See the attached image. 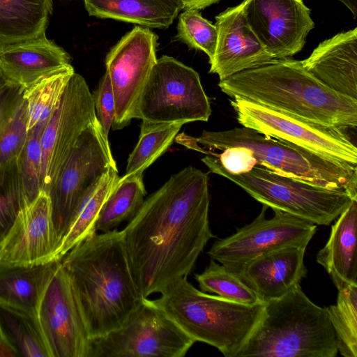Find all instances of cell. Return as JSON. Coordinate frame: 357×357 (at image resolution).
Masks as SVG:
<instances>
[{
	"mask_svg": "<svg viewBox=\"0 0 357 357\" xmlns=\"http://www.w3.org/2000/svg\"><path fill=\"white\" fill-rule=\"evenodd\" d=\"M3 239V236L0 234V250H1V246Z\"/></svg>",
	"mask_w": 357,
	"mask_h": 357,
	"instance_id": "cell-41",
	"label": "cell"
},
{
	"mask_svg": "<svg viewBox=\"0 0 357 357\" xmlns=\"http://www.w3.org/2000/svg\"><path fill=\"white\" fill-rule=\"evenodd\" d=\"M90 339L123 326L144 297L116 229L96 233L61 260Z\"/></svg>",
	"mask_w": 357,
	"mask_h": 357,
	"instance_id": "cell-2",
	"label": "cell"
},
{
	"mask_svg": "<svg viewBox=\"0 0 357 357\" xmlns=\"http://www.w3.org/2000/svg\"><path fill=\"white\" fill-rule=\"evenodd\" d=\"M215 25L218 38L209 73L217 74L220 80L275 60L248 24L243 1L218 14Z\"/></svg>",
	"mask_w": 357,
	"mask_h": 357,
	"instance_id": "cell-18",
	"label": "cell"
},
{
	"mask_svg": "<svg viewBox=\"0 0 357 357\" xmlns=\"http://www.w3.org/2000/svg\"><path fill=\"white\" fill-rule=\"evenodd\" d=\"M146 194L143 174L120 178L101 208L95 226L96 233L112 231L123 222L132 220L144 203Z\"/></svg>",
	"mask_w": 357,
	"mask_h": 357,
	"instance_id": "cell-29",
	"label": "cell"
},
{
	"mask_svg": "<svg viewBox=\"0 0 357 357\" xmlns=\"http://www.w3.org/2000/svg\"><path fill=\"white\" fill-rule=\"evenodd\" d=\"M75 70L65 67L24 89L28 104V131L38 123H47L58 109L69 79Z\"/></svg>",
	"mask_w": 357,
	"mask_h": 357,
	"instance_id": "cell-30",
	"label": "cell"
},
{
	"mask_svg": "<svg viewBox=\"0 0 357 357\" xmlns=\"http://www.w3.org/2000/svg\"><path fill=\"white\" fill-rule=\"evenodd\" d=\"M357 200L340 214L329 238L317 254V262L330 275L338 291L357 285Z\"/></svg>",
	"mask_w": 357,
	"mask_h": 357,
	"instance_id": "cell-22",
	"label": "cell"
},
{
	"mask_svg": "<svg viewBox=\"0 0 357 357\" xmlns=\"http://www.w3.org/2000/svg\"><path fill=\"white\" fill-rule=\"evenodd\" d=\"M184 10L197 9L202 10L212 4L218 3L221 0H180Z\"/></svg>",
	"mask_w": 357,
	"mask_h": 357,
	"instance_id": "cell-39",
	"label": "cell"
},
{
	"mask_svg": "<svg viewBox=\"0 0 357 357\" xmlns=\"http://www.w3.org/2000/svg\"><path fill=\"white\" fill-rule=\"evenodd\" d=\"M36 317L50 357H88L91 339L61 261L44 290Z\"/></svg>",
	"mask_w": 357,
	"mask_h": 357,
	"instance_id": "cell-15",
	"label": "cell"
},
{
	"mask_svg": "<svg viewBox=\"0 0 357 357\" xmlns=\"http://www.w3.org/2000/svg\"><path fill=\"white\" fill-rule=\"evenodd\" d=\"M60 261L0 264V304L36 314L44 290Z\"/></svg>",
	"mask_w": 357,
	"mask_h": 357,
	"instance_id": "cell-24",
	"label": "cell"
},
{
	"mask_svg": "<svg viewBox=\"0 0 357 357\" xmlns=\"http://www.w3.org/2000/svg\"><path fill=\"white\" fill-rule=\"evenodd\" d=\"M245 17L265 49L275 59L301 52L314 28L303 0H243Z\"/></svg>",
	"mask_w": 357,
	"mask_h": 357,
	"instance_id": "cell-16",
	"label": "cell"
},
{
	"mask_svg": "<svg viewBox=\"0 0 357 357\" xmlns=\"http://www.w3.org/2000/svg\"><path fill=\"white\" fill-rule=\"evenodd\" d=\"M46 125L39 123L29 130L26 145L17 164L24 207L41 190V137Z\"/></svg>",
	"mask_w": 357,
	"mask_h": 357,
	"instance_id": "cell-34",
	"label": "cell"
},
{
	"mask_svg": "<svg viewBox=\"0 0 357 357\" xmlns=\"http://www.w3.org/2000/svg\"><path fill=\"white\" fill-rule=\"evenodd\" d=\"M211 114L198 73L172 56L157 59L135 109L141 126L207 121Z\"/></svg>",
	"mask_w": 357,
	"mask_h": 357,
	"instance_id": "cell-8",
	"label": "cell"
},
{
	"mask_svg": "<svg viewBox=\"0 0 357 357\" xmlns=\"http://www.w3.org/2000/svg\"><path fill=\"white\" fill-rule=\"evenodd\" d=\"M183 125L175 123L140 126L138 142L128 157L123 176L143 174L146 168L167 151Z\"/></svg>",
	"mask_w": 357,
	"mask_h": 357,
	"instance_id": "cell-31",
	"label": "cell"
},
{
	"mask_svg": "<svg viewBox=\"0 0 357 357\" xmlns=\"http://www.w3.org/2000/svg\"><path fill=\"white\" fill-rule=\"evenodd\" d=\"M0 337L18 356L50 357L36 314L0 304Z\"/></svg>",
	"mask_w": 357,
	"mask_h": 357,
	"instance_id": "cell-28",
	"label": "cell"
},
{
	"mask_svg": "<svg viewBox=\"0 0 357 357\" xmlns=\"http://www.w3.org/2000/svg\"><path fill=\"white\" fill-rule=\"evenodd\" d=\"M52 11V0H0V45L45 33Z\"/></svg>",
	"mask_w": 357,
	"mask_h": 357,
	"instance_id": "cell-26",
	"label": "cell"
},
{
	"mask_svg": "<svg viewBox=\"0 0 357 357\" xmlns=\"http://www.w3.org/2000/svg\"><path fill=\"white\" fill-rule=\"evenodd\" d=\"M158 36L147 28L135 26L112 47L105 59L115 102L114 130L134 119L139 96L157 61Z\"/></svg>",
	"mask_w": 357,
	"mask_h": 357,
	"instance_id": "cell-14",
	"label": "cell"
},
{
	"mask_svg": "<svg viewBox=\"0 0 357 357\" xmlns=\"http://www.w3.org/2000/svg\"><path fill=\"white\" fill-rule=\"evenodd\" d=\"M305 250L287 247L261 255L241 266L227 267L265 303L283 296L306 276Z\"/></svg>",
	"mask_w": 357,
	"mask_h": 357,
	"instance_id": "cell-19",
	"label": "cell"
},
{
	"mask_svg": "<svg viewBox=\"0 0 357 357\" xmlns=\"http://www.w3.org/2000/svg\"><path fill=\"white\" fill-rule=\"evenodd\" d=\"M208 178L187 167L144 199L121 230L133 278L144 298L188 277L215 236L208 219Z\"/></svg>",
	"mask_w": 357,
	"mask_h": 357,
	"instance_id": "cell-1",
	"label": "cell"
},
{
	"mask_svg": "<svg viewBox=\"0 0 357 357\" xmlns=\"http://www.w3.org/2000/svg\"><path fill=\"white\" fill-rule=\"evenodd\" d=\"M218 86L230 98L307 121L343 130L357 126V99L330 89L301 61L277 59L220 80Z\"/></svg>",
	"mask_w": 357,
	"mask_h": 357,
	"instance_id": "cell-3",
	"label": "cell"
},
{
	"mask_svg": "<svg viewBox=\"0 0 357 357\" xmlns=\"http://www.w3.org/2000/svg\"><path fill=\"white\" fill-rule=\"evenodd\" d=\"M177 38L190 48L204 52L211 60L215 54L218 32L215 24L199 10L186 9L178 18Z\"/></svg>",
	"mask_w": 357,
	"mask_h": 357,
	"instance_id": "cell-35",
	"label": "cell"
},
{
	"mask_svg": "<svg viewBox=\"0 0 357 357\" xmlns=\"http://www.w3.org/2000/svg\"><path fill=\"white\" fill-rule=\"evenodd\" d=\"M20 209L21 206L18 199L0 184V234L3 238L13 225Z\"/></svg>",
	"mask_w": 357,
	"mask_h": 357,
	"instance_id": "cell-38",
	"label": "cell"
},
{
	"mask_svg": "<svg viewBox=\"0 0 357 357\" xmlns=\"http://www.w3.org/2000/svg\"><path fill=\"white\" fill-rule=\"evenodd\" d=\"M71 59L45 33L33 38L0 45V74L5 82L24 89L65 67Z\"/></svg>",
	"mask_w": 357,
	"mask_h": 357,
	"instance_id": "cell-20",
	"label": "cell"
},
{
	"mask_svg": "<svg viewBox=\"0 0 357 357\" xmlns=\"http://www.w3.org/2000/svg\"><path fill=\"white\" fill-rule=\"evenodd\" d=\"M301 62L330 89L357 99V27L323 40Z\"/></svg>",
	"mask_w": 357,
	"mask_h": 357,
	"instance_id": "cell-21",
	"label": "cell"
},
{
	"mask_svg": "<svg viewBox=\"0 0 357 357\" xmlns=\"http://www.w3.org/2000/svg\"><path fill=\"white\" fill-rule=\"evenodd\" d=\"M119 178L117 168L111 167L98 185L84 197L59 243L54 260H61L73 248L96 233L99 213Z\"/></svg>",
	"mask_w": 357,
	"mask_h": 357,
	"instance_id": "cell-27",
	"label": "cell"
},
{
	"mask_svg": "<svg viewBox=\"0 0 357 357\" xmlns=\"http://www.w3.org/2000/svg\"><path fill=\"white\" fill-rule=\"evenodd\" d=\"M267 208L263 205L252 222L231 236L215 241L208 252L211 259L226 266L235 267L281 248L306 249L317 225L276 209H273L274 216L267 219Z\"/></svg>",
	"mask_w": 357,
	"mask_h": 357,
	"instance_id": "cell-12",
	"label": "cell"
},
{
	"mask_svg": "<svg viewBox=\"0 0 357 357\" xmlns=\"http://www.w3.org/2000/svg\"><path fill=\"white\" fill-rule=\"evenodd\" d=\"M345 6L353 15L354 19L357 17V0H337Z\"/></svg>",
	"mask_w": 357,
	"mask_h": 357,
	"instance_id": "cell-40",
	"label": "cell"
},
{
	"mask_svg": "<svg viewBox=\"0 0 357 357\" xmlns=\"http://www.w3.org/2000/svg\"><path fill=\"white\" fill-rule=\"evenodd\" d=\"M89 15L144 27L167 29L183 10L180 0H84Z\"/></svg>",
	"mask_w": 357,
	"mask_h": 357,
	"instance_id": "cell-25",
	"label": "cell"
},
{
	"mask_svg": "<svg viewBox=\"0 0 357 357\" xmlns=\"http://www.w3.org/2000/svg\"><path fill=\"white\" fill-rule=\"evenodd\" d=\"M335 331L326 307L314 303L299 284L266 302L236 357H335Z\"/></svg>",
	"mask_w": 357,
	"mask_h": 357,
	"instance_id": "cell-4",
	"label": "cell"
},
{
	"mask_svg": "<svg viewBox=\"0 0 357 357\" xmlns=\"http://www.w3.org/2000/svg\"><path fill=\"white\" fill-rule=\"evenodd\" d=\"M96 120L93 94L85 79L75 72L42 134L41 190L49 193L80 135Z\"/></svg>",
	"mask_w": 357,
	"mask_h": 357,
	"instance_id": "cell-13",
	"label": "cell"
},
{
	"mask_svg": "<svg viewBox=\"0 0 357 357\" xmlns=\"http://www.w3.org/2000/svg\"><path fill=\"white\" fill-rule=\"evenodd\" d=\"M96 116L103 137L109 144L108 136L115 116V102L110 78L105 72L93 94Z\"/></svg>",
	"mask_w": 357,
	"mask_h": 357,
	"instance_id": "cell-36",
	"label": "cell"
},
{
	"mask_svg": "<svg viewBox=\"0 0 357 357\" xmlns=\"http://www.w3.org/2000/svg\"><path fill=\"white\" fill-rule=\"evenodd\" d=\"M220 154L211 152L215 156L221 166L231 174H241L250 171L257 162L248 149L235 146L222 150Z\"/></svg>",
	"mask_w": 357,
	"mask_h": 357,
	"instance_id": "cell-37",
	"label": "cell"
},
{
	"mask_svg": "<svg viewBox=\"0 0 357 357\" xmlns=\"http://www.w3.org/2000/svg\"><path fill=\"white\" fill-rule=\"evenodd\" d=\"M326 310L338 352L344 357H357V285L338 291L336 303Z\"/></svg>",
	"mask_w": 357,
	"mask_h": 357,
	"instance_id": "cell-32",
	"label": "cell"
},
{
	"mask_svg": "<svg viewBox=\"0 0 357 357\" xmlns=\"http://www.w3.org/2000/svg\"><path fill=\"white\" fill-rule=\"evenodd\" d=\"M111 167L116 168V162L96 120L80 135L49 192L52 222L59 243L82 199Z\"/></svg>",
	"mask_w": 357,
	"mask_h": 357,
	"instance_id": "cell-11",
	"label": "cell"
},
{
	"mask_svg": "<svg viewBox=\"0 0 357 357\" xmlns=\"http://www.w3.org/2000/svg\"><path fill=\"white\" fill-rule=\"evenodd\" d=\"M210 172L234 183L257 201L317 225H329L351 204L347 192L333 190L278 175L259 165L250 171L231 174L211 154L202 158Z\"/></svg>",
	"mask_w": 357,
	"mask_h": 357,
	"instance_id": "cell-7",
	"label": "cell"
},
{
	"mask_svg": "<svg viewBox=\"0 0 357 357\" xmlns=\"http://www.w3.org/2000/svg\"><path fill=\"white\" fill-rule=\"evenodd\" d=\"M195 341L144 298L119 328L91 339L88 357H184Z\"/></svg>",
	"mask_w": 357,
	"mask_h": 357,
	"instance_id": "cell-9",
	"label": "cell"
},
{
	"mask_svg": "<svg viewBox=\"0 0 357 357\" xmlns=\"http://www.w3.org/2000/svg\"><path fill=\"white\" fill-rule=\"evenodd\" d=\"M195 277L204 292L213 293L223 298L249 305L263 303L235 273L212 259L204 271Z\"/></svg>",
	"mask_w": 357,
	"mask_h": 357,
	"instance_id": "cell-33",
	"label": "cell"
},
{
	"mask_svg": "<svg viewBox=\"0 0 357 357\" xmlns=\"http://www.w3.org/2000/svg\"><path fill=\"white\" fill-rule=\"evenodd\" d=\"M238 123L324 157L357 165V148L344 130L317 123L241 98L230 100Z\"/></svg>",
	"mask_w": 357,
	"mask_h": 357,
	"instance_id": "cell-10",
	"label": "cell"
},
{
	"mask_svg": "<svg viewBox=\"0 0 357 357\" xmlns=\"http://www.w3.org/2000/svg\"><path fill=\"white\" fill-rule=\"evenodd\" d=\"M59 245L50 195L40 190L31 203L19 211L3 238L0 264H33L53 261Z\"/></svg>",
	"mask_w": 357,
	"mask_h": 357,
	"instance_id": "cell-17",
	"label": "cell"
},
{
	"mask_svg": "<svg viewBox=\"0 0 357 357\" xmlns=\"http://www.w3.org/2000/svg\"><path fill=\"white\" fill-rule=\"evenodd\" d=\"M154 302L195 342L206 343L225 357H236L264 310L196 289L188 277L178 280Z\"/></svg>",
	"mask_w": 357,
	"mask_h": 357,
	"instance_id": "cell-6",
	"label": "cell"
},
{
	"mask_svg": "<svg viewBox=\"0 0 357 357\" xmlns=\"http://www.w3.org/2000/svg\"><path fill=\"white\" fill-rule=\"evenodd\" d=\"M24 88L0 85V180L17 163L28 136L29 109Z\"/></svg>",
	"mask_w": 357,
	"mask_h": 357,
	"instance_id": "cell-23",
	"label": "cell"
},
{
	"mask_svg": "<svg viewBox=\"0 0 357 357\" xmlns=\"http://www.w3.org/2000/svg\"><path fill=\"white\" fill-rule=\"evenodd\" d=\"M182 144L189 149H248L257 165L280 176L307 183L347 192L357 199L356 165L328 158L292 143L241 127L222 131L204 130L198 137L184 135Z\"/></svg>",
	"mask_w": 357,
	"mask_h": 357,
	"instance_id": "cell-5",
	"label": "cell"
}]
</instances>
